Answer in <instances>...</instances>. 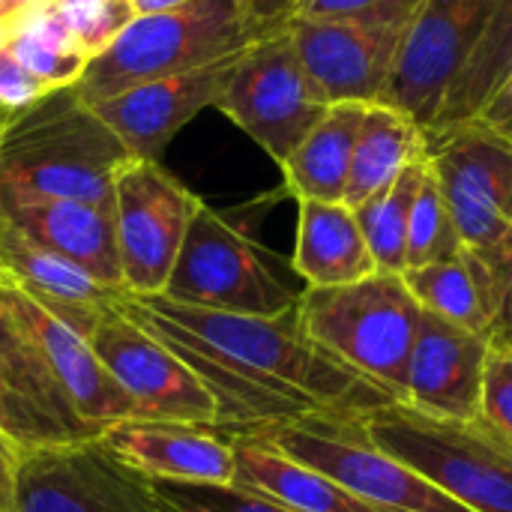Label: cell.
Listing matches in <instances>:
<instances>
[{
    "label": "cell",
    "mask_w": 512,
    "mask_h": 512,
    "mask_svg": "<svg viewBox=\"0 0 512 512\" xmlns=\"http://www.w3.org/2000/svg\"><path fill=\"white\" fill-rule=\"evenodd\" d=\"M117 309L168 345L216 402V426L228 435L258 432L303 417H348L393 399L318 348L297 309L282 318L228 315L174 303L162 294H120Z\"/></svg>",
    "instance_id": "cell-1"
},
{
    "label": "cell",
    "mask_w": 512,
    "mask_h": 512,
    "mask_svg": "<svg viewBox=\"0 0 512 512\" xmlns=\"http://www.w3.org/2000/svg\"><path fill=\"white\" fill-rule=\"evenodd\" d=\"M126 159L123 141L75 84L12 111L0 132V186L33 195L114 207V174Z\"/></svg>",
    "instance_id": "cell-2"
},
{
    "label": "cell",
    "mask_w": 512,
    "mask_h": 512,
    "mask_svg": "<svg viewBox=\"0 0 512 512\" xmlns=\"http://www.w3.org/2000/svg\"><path fill=\"white\" fill-rule=\"evenodd\" d=\"M282 24H264L246 0H186L135 15L117 39L90 57L75 84L84 102H99L132 84L201 69L246 51Z\"/></svg>",
    "instance_id": "cell-3"
},
{
    "label": "cell",
    "mask_w": 512,
    "mask_h": 512,
    "mask_svg": "<svg viewBox=\"0 0 512 512\" xmlns=\"http://www.w3.org/2000/svg\"><path fill=\"white\" fill-rule=\"evenodd\" d=\"M297 321L330 357L393 402L405 399V375L423 309L402 273H372L339 288H303Z\"/></svg>",
    "instance_id": "cell-4"
},
{
    "label": "cell",
    "mask_w": 512,
    "mask_h": 512,
    "mask_svg": "<svg viewBox=\"0 0 512 512\" xmlns=\"http://www.w3.org/2000/svg\"><path fill=\"white\" fill-rule=\"evenodd\" d=\"M366 435L471 512H512V447L477 420L429 417L402 402L363 420Z\"/></svg>",
    "instance_id": "cell-5"
},
{
    "label": "cell",
    "mask_w": 512,
    "mask_h": 512,
    "mask_svg": "<svg viewBox=\"0 0 512 512\" xmlns=\"http://www.w3.org/2000/svg\"><path fill=\"white\" fill-rule=\"evenodd\" d=\"M300 294L288 285L273 255L225 213L201 204L162 297L228 315L282 318L297 309Z\"/></svg>",
    "instance_id": "cell-6"
},
{
    "label": "cell",
    "mask_w": 512,
    "mask_h": 512,
    "mask_svg": "<svg viewBox=\"0 0 512 512\" xmlns=\"http://www.w3.org/2000/svg\"><path fill=\"white\" fill-rule=\"evenodd\" d=\"M294 462L330 477L360 501L384 512H471L441 492L402 459L378 447L363 420L348 417H303L246 432Z\"/></svg>",
    "instance_id": "cell-7"
},
{
    "label": "cell",
    "mask_w": 512,
    "mask_h": 512,
    "mask_svg": "<svg viewBox=\"0 0 512 512\" xmlns=\"http://www.w3.org/2000/svg\"><path fill=\"white\" fill-rule=\"evenodd\" d=\"M216 108L282 168L330 105L312 87L282 24L234 60Z\"/></svg>",
    "instance_id": "cell-8"
},
{
    "label": "cell",
    "mask_w": 512,
    "mask_h": 512,
    "mask_svg": "<svg viewBox=\"0 0 512 512\" xmlns=\"http://www.w3.org/2000/svg\"><path fill=\"white\" fill-rule=\"evenodd\" d=\"M204 201L162 162L129 156L114 174V237L123 294H162Z\"/></svg>",
    "instance_id": "cell-9"
},
{
    "label": "cell",
    "mask_w": 512,
    "mask_h": 512,
    "mask_svg": "<svg viewBox=\"0 0 512 512\" xmlns=\"http://www.w3.org/2000/svg\"><path fill=\"white\" fill-rule=\"evenodd\" d=\"M15 512H168L153 480L123 465L99 438L24 447Z\"/></svg>",
    "instance_id": "cell-10"
},
{
    "label": "cell",
    "mask_w": 512,
    "mask_h": 512,
    "mask_svg": "<svg viewBox=\"0 0 512 512\" xmlns=\"http://www.w3.org/2000/svg\"><path fill=\"white\" fill-rule=\"evenodd\" d=\"M426 162L450 207L459 240L492 252L512 231V141L468 120L426 129Z\"/></svg>",
    "instance_id": "cell-11"
},
{
    "label": "cell",
    "mask_w": 512,
    "mask_h": 512,
    "mask_svg": "<svg viewBox=\"0 0 512 512\" xmlns=\"http://www.w3.org/2000/svg\"><path fill=\"white\" fill-rule=\"evenodd\" d=\"M84 339L132 402L135 417L216 426V402L198 375L117 303L90 324Z\"/></svg>",
    "instance_id": "cell-12"
},
{
    "label": "cell",
    "mask_w": 512,
    "mask_h": 512,
    "mask_svg": "<svg viewBox=\"0 0 512 512\" xmlns=\"http://www.w3.org/2000/svg\"><path fill=\"white\" fill-rule=\"evenodd\" d=\"M492 3L495 0H426L408 27L381 102L429 129L438 120L450 84L477 45Z\"/></svg>",
    "instance_id": "cell-13"
},
{
    "label": "cell",
    "mask_w": 512,
    "mask_h": 512,
    "mask_svg": "<svg viewBox=\"0 0 512 512\" xmlns=\"http://www.w3.org/2000/svg\"><path fill=\"white\" fill-rule=\"evenodd\" d=\"M285 30L312 87L327 105L381 102L408 36L405 24L297 15L285 21Z\"/></svg>",
    "instance_id": "cell-14"
},
{
    "label": "cell",
    "mask_w": 512,
    "mask_h": 512,
    "mask_svg": "<svg viewBox=\"0 0 512 512\" xmlns=\"http://www.w3.org/2000/svg\"><path fill=\"white\" fill-rule=\"evenodd\" d=\"M0 432L21 450L96 438L72 411L45 354L0 288Z\"/></svg>",
    "instance_id": "cell-15"
},
{
    "label": "cell",
    "mask_w": 512,
    "mask_h": 512,
    "mask_svg": "<svg viewBox=\"0 0 512 512\" xmlns=\"http://www.w3.org/2000/svg\"><path fill=\"white\" fill-rule=\"evenodd\" d=\"M240 54L201 69L132 84L90 105L102 117V123L123 141L129 156L162 162V153L174 141V135L204 108H216L231 66Z\"/></svg>",
    "instance_id": "cell-16"
},
{
    "label": "cell",
    "mask_w": 512,
    "mask_h": 512,
    "mask_svg": "<svg viewBox=\"0 0 512 512\" xmlns=\"http://www.w3.org/2000/svg\"><path fill=\"white\" fill-rule=\"evenodd\" d=\"M99 441L153 483L231 486L234 480V435L219 426L126 417L111 423Z\"/></svg>",
    "instance_id": "cell-17"
},
{
    "label": "cell",
    "mask_w": 512,
    "mask_h": 512,
    "mask_svg": "<svg viewBox=\"0 0 512 512\" xmlns=\"http://www.w3.org/2000/svg\"><path fill=\"white\" fill-rule=\"evenodd\" d=\"M489 351V336L462 330L444 318L423 312L420 333L408 360L402 405L429 417L459 423L477 420Z\"/></svg>",
    "instance_id": "cell-18"
},
{
    "label": "cell",
    "mask_w": 512,
    "mask_h": 512,
    "mask_svg": "<svg viewBox=\"0 0 512 512\" xmlns=\"http://www.w3.org/2000/svg\"><path fill=\"white\" fill-rule=\"evenodd\" d=\"M0 213L102 285L123 291L111 207L0 186Z\"/></svg>",
    "instance_id": "cell-19"
},
{
    "label": "cell",
    "mask_w": 512,
    "mask_h": 512,
    "mask_svg": "<svg viewBox=\"0 0 512 512\" xmlns=\"http://www.w3.org/2000/svg\"><path fill=\"white\" fill-rule=\"evenodd\" d=\"M0 279L48 306L57 318L87 336L90 324L117 303L123 291L102 285L69 258L51 252L9 216L0 213Z\"/></svg>",
    "instance_id": "cell-20"
},
{
    "label": "cell",
    "mask_w": 512,
    "mask_h": 512,
    "mask_svg": "<svg viewBox=\"0 0 512 512\" xmlns=\"http://www.w3.org/2000/svg\"><path fill=\"white\" fill-rule=\"evenodd\" d=\"M291 267L306 288H339L378 273L357 213L345 201H297Z\"/></svg>",
    "instance_id": "cell-21"
},
{
    "label": "cell",
    "mask_w": 512,
    "mask_h": 512,
    "mask_svg": "<svg viewBox=\"0 0 512 512\" xmlns=\"http://www.w3.org/2000/svg\"><path fill=\"white\" fill-rule=\"evenodd\" d=\"M405 285L423 312L444 318L462 330L495 336L501 315V285L486 252L462 249L459 255L405 270Z\"/></svg>",
    "instance_id": "cell-22"
},
{
    "label": "cell",
    "mask_w": 512,
    "mask_h": 512,
    "mask_svg": "<svg viewBox=\"0 0 512 512\" xmlns=\"http://www.w3.org/2000/svg\"><path fill=\"white\" fill-rule=\"evenodd\" d=\"M231 486L294 512H384L255 435H234Z\"/></svg>",
    "instance_id": "cell-23"
},
{
    "label": "cell",
    "mask_w": 512,
    "mask_h": 512,
    "mask_svg": "<svg viewBox=\"0 0 512 512\" xmlns=\"http://www.w3.org/2000/svg\"><path fill=\"white\" fill-rule=\"evenodd\" d=\"M366 105L339 102L324 111L312 132L282 165L285 189L297 201H345L357 135Z\"/></svg>",
    "instance_id": "cell-24"
},
{
    "label": "cell",
    "mask_w": 512,
    "mask_h": 512,
    "mask_svg": "<svg viewBox=\"0 0 512 512\" xmlns=\"http://www.w3.org/2000/svg\"><path fill=\"white\" fill-rule=\"evenodd\" d=\"M420 159H426V129L393 105H366L345 189V204L360 207L366 198L387 189L405 168H411Z\"/></svg>",
    "instance_id": "cell-25"
},
{
    "label": "cell",
    "mask_w": 512,
    "mask_h": 512,
    "mask_svg": "<svg viewBox=\"0 0 512 512\" xmlns=\"http://www.w3.org/2000/svg\"><path fill=\"white\" fill-rule=\"evenodd\" d=\"M6 48L48 90L78 84L90 60L54 3L12 18L6 24Z\"/></svg>",
    "instance_id": "cell-26"
},
{
    "label": "cell",
    "mask_w": 512,
    "mask_h": 512,
    "mask_svg": "<svg viewBox=\"0 0 512 512\" xmlns=\"http://www.w3.org/2000/svg\"><path fill=\"white\" fill-rule=\"evenodd\" d=\"M512 66V0H495L489 21L474 45V51L468 54V60L462 63L456 81L450 84L444 105L438 111V120L429 129H447V126H459L468 123L480 105L492 96V90L501 84V78L507 75Z\"/></svg>",
    "instance_id": "cell-27"
},
{
    "label": "cell",
    "mask_w": 512,
    "mask_h": 512,
    "mask_svg": "<svg viewBox=\"0 0 512 512\" xmlns=\"http://www.w3.org/2000/svg\"><path fill=\"white\" fill-rule=\"evenodd\" d=\"M423 171H426V159L405 168L387 189L375 192L360 207H351L357 213L366 246L378 264V273H405L408 219Z\"/></svg>",
    "instance_id": "cell-28"
},
{
    "label": "cell",
    "mask_w": 512,
    "mask_h": 512,
    "mask_svg": "<svg viewBox=\"0 0 512 512\" xmlns=\"http://www.w3.org/2000/svg\"><path fill=\"white\" fill-rule=\"evenodd\" d=\"M465 246L459 240V231L453 225L450 207L441 195V186L426 162L423 180L417 186L411 219H408V249H405V270H417L426 264L447 261L459 255Z\"/></svg>",
    "instance_id": "cell-29"
},
{
    "label": "cell",
    "mask_w": 512,
    "mask_h": 512,
    "mask_svg": "<svg viewBox=\"0 0 512 512\" xmlns=\"http://www.w3.org/2000/svg\"><path fill=\"white\" fill-rule=\"evenodd\" d=\"M168 512H294L237 486L216 483H153Z\"/></svg>",
    "instance_id": "cell-30"
},
{
    "label": "cell",
    "mask_w": 512,
    "mask_h": 512,
    "mask_svg": "<svg viewBox=\"0 0 512 512\" xmlns=\"http://www.w3.org/2000/svg\"><path fill=\"white\" fill-rule=\"evenodd\" d=\"M87 57L105 51L135 18L132 0H54ZM90 63V60H87Z\"/></svg>",
    "instance_id": "cell-31"
},
{
    "label": "cell",
    "mask_w": 512,
    "mask_h": 512,
    "mask_svg": "<svg viewBox=\"0 0 512 512\" xmlns=\"http://www.w3.org/2000/svg\"><path fill=\"white\" fill-rule=\"evenodd\" d=\"M477 423L492 438L512 447V351L507 345L492 342L486 372H483Z\"/></svg>",
    "instance_id": "cell-32"
},
{
    "label": "cell",
    "mask_w": 512,
    "mask_h": 512,
    "mask_svg": "<svg viewBox=\"0 0 512 512\" xmlns=\"http://www.w3.org/2000/svg\"><path fill=\"white\" fill-rule=\"evenodd\" d=\"M426 0H300L297 18H339V21H372V24H405L411 27Z\"/></svg>",
    "instance_id": "cell-33"
},
{
    "label": "cell",
    "mask_w": 512,
    "mask_h": 512,
    "mask_svg": "<svg viewBox=\"0 0 512 512\" xmlns=\"http://www.w3.org/2000/svg\"><path fill=\"white\" fill-rule=\"evenodd\" d=\"M51 93L42 81H36L3 45L0 48V108L6 111H21Z\"/></svg>",
    "instance_id": "cell-34"
},
{
    "label": "cell",
    "mask_w": 512,
    "mask_h": 512,
    "mask_svg": "<svg viewBox=\"0 0 512 512\" xmlns=\"http://www.w3.org/2000/svg\"><path fill=\"white\" fill-rule=\"evenodd\" d=\"M495 273H498V285H501V315L495 324V345H510L512 342V231L492 249L486 252Z\"/></svg>",
    "instance_id": "cell-35"
},
{
    "label": "cell",
    "mask_w": 512,
    "mask_h": 512,
    "mask_svg": "<svg viewBox=\"0 0 512 512\" xmlns=\"http://www.w3.org/2000/svg\"><path fill=\"white\" fill-rule=\"evenodd\" d=\"M471 120L512 141V66L507 69V75L501 78V84L492 90V96L480 105V111Z\"/></svg>",
    "instance_id": "cell-36"
},
{
    "label": "cell",
    "mask_w": 512,
    "mask_h": 512,
    "mask_svg": "<svg viewBox=\"0 0 512 512\" xmlns=\"http://www.w3.org/2000/svg\"><path fill=\"white\" fill-rule=\"evenodd\" d=\"M21 447L0 435V512H15V474Z\"/></svg>",
    "instance_id": "cell-37"
},
{
    "label": "cell",
    "mask_w": 512,
    "mask_h": 512,
    "mask_svg": "<svg viewBox=\"0 0 512 512\" xmlns=\"http://www.w3.org/2000/svg\"><path fill=\"white\" fill-rule=\"evenodd\" d=\"M246 3H249V9H252V15L258 21H264V24H285L294 15L300 0H246Z\"/></svg>",
    "instance_id": "cell-38"
},
{
    "label": "cell",
    "mask_w": 512,
    "mask_h": 512,
    "mask_svg": "<svg viewBox=\"0 0 512 512\" xmlns=\"http://www.w3.org/2000/svg\"><path fill=\"white\" fill-rule=\"evenodd\" d=\"M45 3H54V0H0V21H3V24H9L12 18L24 15L27 9L45 6Z\"/></svg>",
    "instance_id": "cell-39"
},
{
    "label": "cell",
    "mask_w": 512,
    "mask_h": 512,
    "mask_svg": "<svg viewBox=\"0 0 512 512\" xmlns=\"http://www.w3.org/2000/svg\"><path fill=\"white\" fill-rule=\"evenodd\" d=\"M186 0H132V9L135 15H147V12H159V9H171V6H180Z\"/></svg>",
    "instance_id": "cell-40"
},
{
    "label": "cell",
    "mask_w": 512,
    "mask_h": 512,
    "mask_svg": "<svg viewBox=\"0 0 512 512\" xmlns=\"http://www.w3.org/2000/svg\"><path fill=\"white\" fill-rule=\"evenodd\" d=\"M9 117H12V111H6V108H0V132H3V126L9 123Z\"/></svg>",
    "instance_id": "cell-41"
},
{
    "label": "cell",
    "mask_w": 512,
    "mask_h": 512,
    "mask_svg": "<svg viewBox=\"0 0 512 512\" xmlns=\"http://www.w3.org/2000/svg\"><path fill=\"white\" fill-rule=\"evenodd\" d=\"M3 45H6V24L0 21V48H3Z\"/></svg>",
    "instance_id": "cell-42"
},
{
    "label": "cell",
    "mask_w": 512,
    "mask_h": 512,
    "mask_svg": "<svg viewBox=\"0 0 512 512\" xmlns=\"http://www.w3.org/2000/svg\"><path fill=\"white\" fill-rule=\"evenodd\" d=\"M507 348H510V351H512V342H510V345H507Z\"/></svg>",
    "instance_id": "cell-43"
},
{
    "label": "cell",
    "mask_w": 512,
    "mask_h": 512,
    "mask_svg": "<svg viewBox=\"0 0 512 512\" xmlns=\"http://www.w3.org/2000/svg\"><path fill=\"white\" fill-rule=\"evenodd\" d=\"M0 288H3V279H0Z\"/></svg>",
    "instance_id": "cell-44"
},
{
    "label": "cell",
    "mask_w": 512,
    "mask_h": 512,
    "mask_svg": "<svg viewBox=\"0 0 512 512\" xmlns=\"http://www.w3.org/2000/svg\"><path fill=\"white\" fill-rule=\"evenodd\" d=\"M0 435H3V432H0Z\"/></svg>",
    "instance_id": "cell-45"
}]
</instances>
